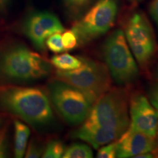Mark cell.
I'll return each instance as SVG.
<instances>
[{"instance_id":"obj_1","label":"cell","mask_w":158,"mask_h":158,"mask_svg":"<svg viewBox=\"0 0 158 158\" xmlns=\"http://www.w3.org/2000/svg\"><path fill=\"white\" fill-rule=\"evenodd\" d=\"M128 96L124 89H109L92 106L87 118L72 137L94 149L117 140L129 127Z\"/></svg>"},{"instance_id":"obj_2","label":"cell","mask_w":158,"mask_h":158,"mask_svg":"<svg viewBox=\"0 0 158 158\" xmlns=\"http://www.w3.org/2000/svg\"><path fill=\"white\" fill-rule=\"evenodd\" d=\"M52 107L49 96L40 88L0 86V109L34 127H45L54 122Z\"/></svg>"},{"instance_id":"obj_3","label":"cell","mask_w":158,"mask_h":158,"mask_svg":"<svg viewBox=\"0 0 158 158\" xmlns=\"http://www.w3.org/2000/svg\"><path fill=\"white\" fill-rule=\"evenodd\" d=\"M51 65L45 59L19 43L0 47V79L10 83H28L46 78Z\"/></svg>"},{"instance_id":"obj_4","label":"cell","mask_w":158,"mask_h":158,"mask_svg":"<svg viewBox=\"0 0 158 158\" xmlns=\"http://www.w3.org/2000/svg\"><path fill=\"white\" fill-rule=\"evenodd\" d=\"M82 64L72 70L56 71L57 80L74 86L94 103L110 87V75L106 65L92 59L80 56Z\"/></svg>"},{"instance_id":"obj_5","label":"cell","mask_w":158,"mask_h":158,"mask_svg":"<svg viewBox=\"0 0 158 158\" xmlns=\"http://www.w3.org/2000/svg\"><path fill=\"white\" fill-rule=\"evenodd\" d=\"M102 54L110 77L116 84H129L138 78V68L122 29H116L107 37Z\"/></svg>"},{"instance_id":"obj_6","label":"cell","mask_w":158,"mask_h":158,"mask_svg":"<svg viewBox=\"0 0 158 158\" xmlns=\"http://www.w3.org/2000/svg\"><path fill=\"white\" fill-rule=\"evenodd\" d=\"M118 11V0H98L73 26L78 44H87L109 31Z\"/></svg>"},{"instance_id":"obj_7","label":"cell","mask_w":158,"mask_h":158,"mask_svg":"<svg viewBox=\"0 0 158 158\" xmlns=\"http://www.w3.org/2000/svg\"><path fill=\"white\" fill-rule=\"evenodd\" d=\"M48 96L56 112L70 124H81L87 118L93 103L74 86L59 80L48 85Z\"/></svg>"},{"instance_id":"obj_8","label":"cell","mask_w":158,"mask_h":158,"mask_svg":"<svg viewBox=\"0 0 158 158\" xmlns=\"http://www.w3.org/2000/svg\"><path fill=\"white\" fill-rule=\"evenodd\" d=\"M124 36L130 51L141 66L145 67L152 59L156 49L154 31L142 12L136 11L127 19Z\"/></svg>"},{"instance_id":"obj_9","label":"cell","mask_w":158,"mask_h":158,"mask_svg":"<svg viewBox=\"0 0 158 158\" xmlns=\"http://www.w3.org/2000/svg\"><path fill=\"white\" fill-rule=\"evenodd\" d=\"M22 30L33 46L43 52L46 47V40L55 33H62L64 28L54 13L48 11H36L26 18Z\"/></svg>"},{"instance_id":"obj_10","label":"cell","mask_w":158,"mask_h":158,"mask_svg":"<svg viewBox=\"0 0 158 158\" xmlns=\"http://www.w3.org/2000/svg\"><path fill=\"white\" fill-rule=\"evenodd\" d=\"M158 114L149 100L142 94H133L130 100V124L128 128L156 138Z\"/></svg>"},{"instance_id":"obj_11","label":"cell","mask_w":158,"mask_h":158,"mask_svg":"<svg viewBox=\"0 0 158 158\" xmlns=\"http://www.w3.org/2000/svg\"><path fill=\"white\" fill-rule=\"evenodd\" d=\"M155 138L127 128L116 140V157H135L141 154L151 152L156 147Z\"/></svg>"},{"instance_id":"obj_12","label":"cell","mask_w":158,"mask_h":158,"mask_svg":"<svg viewBox=\"0 0 158 158\" xmlns=\"http://www.w3.org/2000/svg\"><path fill=\"white\" fill-rule=\"evenodd\" d=\"M30 130L27 124L19 120L14 122V154L15 157L21 158L25 155Z\"/></svg>"},{"instance_id":"obj_13","label":"cell","mask_w":158,"mask_h":158,"mask_svg":"<svg viewBox=\"0 0 158 158\" xmlns=\"http://www.w3.org/2000/svg\"><path fill=\"white\" fill-rule=\"evenodd\" d=\"M94 2L95 0H62L68 16L74 20L81 17Z\"/></svg>"},{"instance_id":"obj_14","label":"cell","mask_w":158,"mask_h":158,"mask_svg":"<svg viewBox=\"0 0 158 158\" xmlns=\"http://www.w3.org/2000/svg\"><path fill=\"white\" fill-rule=\"evenodd\" d=\"M51 64L60 70H72L78 68L82 64L80 56H74L69 54L54 56L51 59Z\"/></svg>"},{"instance_id":"obj_15","label":"cell","mask_w":158,"mask_h":158,"mask_svg":"<svg viewBox=\"0 0 158 158\" xmlns=\"http://www.w3.org/2000/svg\"><path fill=\"white\" fill-rule=\"evenodd\" d=\"M64 158H92L93 152L89 146L81 143H75L65 149Z\"/></svg>"},{"instance_id":"obj_16","label":"cell","mask_w":158,"mask_h":158,"mask_svg":"<svg viewBox=\"0 0 158 158\" xmlns=\"http://www.w3.org/2000/svg\"><path fill=\"white\" fill-rule=\"evenodd\" d=\"M65 149L64 144L59 140H53L47 144L45 148L42 157L44 158H60L62 157Z\"/></svg>"},{"instance_id":"obj_17","label":"cell","mask_w":158,"mask_h":158,"mask_svg":"<svg viewBox=\"0 0 158 158\" xmlns=\"http://www.w3.org/2000/svg\"><path fill=\"white\" fill-rule=\"evenodd\" d=\"M45 46L54 53H62L64 51L62 41V35L57 32L53 34L45 41Z\"/></svg>"},{"instance_id":"obj_18","label":"cell","mask_w":158,"mask_h":158,"mask_svg":"<svg viewBox=\"0 0 158 158\" xmlns=\"http://www.w3.org/2000/svg\"><path fill=\"white\" fill-rule=\"evenodd\" d=\"M62 41L64 51H70L76 48L78 45V37L73 31H64L62 35Z\"/></svg>"},{"instance_id":"obj_19","label":"cell","mask_w":158,"mask_h":158,"mask_svg":"<svg viewBox=\"0 0 158 158\" xmlns=\"http://www.w3.org/2000/svg\"><path fill=\"white\" fill-rule=\"evenodd\" d=\"M116 140L99 148L97 153L98 158H114L116 157Z\"/></svg>"},{"instance_id":"obj_20","label":"cell","mask_w":158,"mask_h":158,"mask_svg":"<svg viewBox=\"0 0 158 158\" xmlns=\"http://www.w3.org/2000/svg\"><path fill=\"white\" fill-rule=\"evenodd\" d=\"M43 148L37 141L32 140L27 147L25 152V157L27 158H38L42 157L43 154Z\"/></svg>"},{"instance_id":"obj_21","label":"cell","mask_w":158,"mask_h":158,"mask_svg":"<svg viewBox=\"0 0 158 158\" xmlns=\"http://www.w3.org/2000/svg\"><path fill=\"white\" fill-rule=\"evenodd\" d=\"M150 103L156 110L158 114V82H155L150 86L148 92Z\"/></svg>"},{"instance_id":"obj_22","label":"cell","mask_w":158,"mask_h":158,"mask_svg":"<svg viewBox=\"0 0 158 158\" xmlns=\"http://www.w3.org/2000/svg\"><path fill=\"white\" fill-rule=\"evenodd\" d=\"M7 136L6 130L4 129L0 130V158L5 157L7 156Z\"/></svg>"},{"instance_id":"obj_23","label":"cell","mask_w":158,"mask_h":158,"mask_svg":"<svg viewBox=\"0 0 158 158\" xmlns=\"http://www.w3.org/2000/svg\"><path fill=\"white\" fill-rule=\"evenodd\" d=\"M149 10L150 15L155 21L158 29V0H152L150 4Z\"/></svg>"},{"instance_id":"obj_24","label":"cell","mask_w":158,"mask_h":158,"mask_svg":"<svg viewBox=\"0 0 158 158\" xmlns=\"http://www.w3.org/2000/svg\"><path fill=\"white\" fill-rule=\"evenodd\" d=\"M12 0H0V14L5 15L11 5Z\"/></svg>"},{"instance_id":"obj_25","label":"cell","mask_w":158,"mask_h":158,"mask_svg":"<svg viewBox=\"0 0 158 158\" xmlns=\"http://www.w3.org/2000/svg\"><path fill=\"white\" fill-rule=\"evenodd\" d=\"M135 158H152V157H154V154L152 153V152H151L141 154V155L135 156Z\"/></svg>"},{"instance_id":"obj_26","label":"cell","mask_w":158,"mask_h":158,"mask_svg":"<svg viewBox=\"0 0 158 158\" xmlns=\"http://www.w3.org/2000/svg\"><path fill=\"white\" fill-rule=\"evenodd\" d=\"M2 123V118L0 117V125H1Z\"/></svg>"},{"instance_id":"obj_27","label":"cell","mask_w":158,"mask_h":158,"mask_svg":"<svg viewBox=\"0 0 158 158\" xmlns=\"http://www.w3.org/2000/svg\"><path fill=\"white\" fill-rule=\"evenodd\" d=\"M130 1H132V2H137V1H140V0H130Z\"/></svg>"},{"instance_id":"obj_28","label":"cell","mask_w":158,"mask_h":158,"mask_svg":"<svg viewBox=\"0 0 158 158\" xmlns=\"http://www.w3.org/2000/svg\"><path fill=\"white\" fill-rule=\"evenodd\" d=\"M156 137L157 138V140H158V127H157V136Z\"/></svg>"},{"instance_id":"obj_29","label":"cell","mask_w":158,"mask_h":158,"mask_svg":"<svg viewBox=\"0 0 158 158\" xmlns=\"http://www.w3.org/2000/svg\"><path fill=\"white\" fill-rule=\"evenodd\" d=\"M157 77H158V71H157Z\"/></svg>"},{"instance_id":"obj_30","label":"cell","mask_w":158,"mask_h":158,"mask_svg":"<svg viewBox=\"0 0 158 158\" xmlns=\"http://www.w3.org/2000/svg\"><path fill=\"white\" fill-rule=\"evenodd\" d=\"M155 150H157V151H158V147H157V149H155Z\"/></svg>"}]
</instances>
